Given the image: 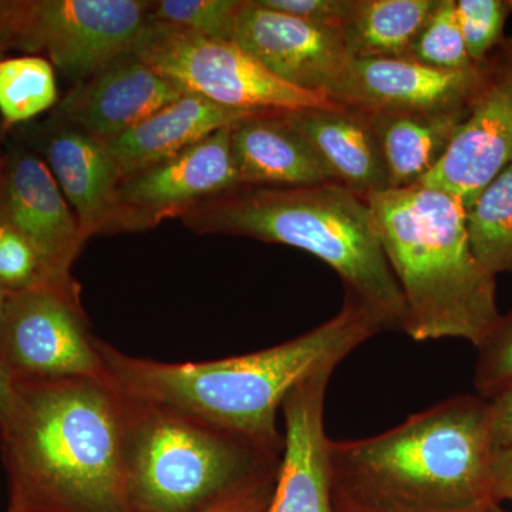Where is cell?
Returning <instances> with one entry per match:
<instances>
[{"instance_id": "obj_1", "label": "cell", "mask_w": 512, "mask_h": 512, "mask_svg": "<svg viewBox=\"0 0 512 512\" xmlns=\"http://www.w3.org/2000/svg\"><path fill=\"white\" fill-rule=\"evenodd\" d=\"M124 407L107 375L12 377L0 414L6 512H133L123 463Z\"/></svg>"}, {"instance_id": "obj_2", "label": "cell", "mask_w": 512, "mask_h": 512, "mask_svg": "<svg viewBox=\"0 0 512 512\" xmlns=\"http://www.w3.org/2000/svg\"><path fill=\"white\" fill-rule=\"evenodd\" d=\"M490 400L457 394L359 440H330L336 512H454L497 504Z\"/></svg>"}, {"instance_id": "obj_3", "label": "cell", "mask_w": 512, "mask_h": 512, "mask_svg": "<svg viewBox=\"0 0 512 512\" xmlns=\"http://www.w3.org/2000/svg\"><path fill=\"white\" fill-rule=\"evenodd\" d=\"M382 332V320L345 295L328 322L248 355L164 363L126 355L101 340L99 346L107 377L128 399L173 407L284 451L278 412L293 386L319 363L345 360Z\"/></svg>"}, {"instance_id": "obj_4", "label": "cell", "mask_w": 512, "mask_h": 512, "mask_svg": "<svg viewBox=\"0 0 512 512\" xmlns=\"http://www.w3.org/2000/svg\"><path fill=\"white\" fill-rule=\"evenodd\" d=\"M195 234L237 235L302 249L328 264L345 295L404 332L406 302L384 255L365 197L330 181L311 185H241L181 215Z\"/></svg>"}, {"instance_id": "obj_5", "label": "cell", "mask_w": 512, "mask_h": 512, "mask_svg": "<svg viewBox=\"0 0 512 512\" xmlns=\"http://www.w3.org/2000/svg\"><path fill=\"white\" fill-rule=\"evenodd\" d=\"M365 198L406 302L403 333L416 342L463 339L477 348L501 315L495 276L471 249L461 202L419 184Z\"/></svg>"}, {"instance_id": "obj_6", "label": "cell", "mask_w": 512, "mask_h": 512, "mask_svg": "<svg viewBox=\"0 0 512 512\" xmlns=\"http://www.w3.org/2000/svg\"><path fill=\"white\" fill-rule=\"evenodd\" d=\"M124 399L123 463L133 512H200L278 476L284 451L173 407Z\"/></svg>"}, {"instance_id": "obj_7", "label": "cell", "mask_w": 512, "mask_h": 512, "mask_svg": "<svg viewBox=\"0 0 512 512\" xmlns=\"http://www.w3.org/2000/svg\"><path fill=\"white\" fill-rule=\"evenodd\" d=\"M144 0H0V49L45 55L73 79H90L133 53L146 28Z\"/></svg>"}, {"instance_id": "obj_8", "label": "cell", "mask_w": 512, "mask_h": 512, "mask_svg": "<svg viewBox=\"0 0 512 512\" xmlns=\"http://www.w3.org/2000/svg\"><path fill=\"white\" fill-rule=\"evenodd\" d=\"M131 56L184 93L232 109L289 113L339 106L278 79L234 42L208 39L163 23L148 20Z\"/></svg>"}, {"instance_id": "obj_9", "label": "cell", "mask_w": 512, "mask_h": 512, "mask_svg": "<svg viewBox=\"0 0 512 512\" xmlns=\"http://www.w3.org/2000/svg\"><path fill=\"white\" fill-rule=\"evenodd\" d=\"M100 339L90 332L79 285L10 293L0 320V365L10 377L106 376Z\"/></svg>"}, {"instance_id": "obj_10", "label": "cell", "mask_w": 512, "mask_h": 512, "mask_svg": "<svg viewBox=\"0 0 512 512\" xmlns=\"http://www.w3.org/2000/svg\"><path fill=\"white\" fill-rule=\"evenodd\" d=\"M232 42L285 83L349 106L352 57L340 28L315 25L244 0Z\"/></svg>"}, {"instance_id": "obj_11", "label": "cell", "mask_w": 512, "mask_h": 512, "mask_svg": "<svg viewBox=\"0 0 512 512\" xmlns=\"http://www.w3.org/2000/svg\"><path fill=\"white\" fill-rule=\"evenodd\" d=\"M231 134L232 126L221 128L178 156L123 178L110 234L146 231L241 187Z\"/></svg>"}, {"instance_id": "obj_12", "label": "cell", "mask_w": 512, "mask_h": 512, "mask_svg": "<svg viewBox=\"0 0 512 512\" xmlns=\"http://www.w3.org/2000/svg\"><path fill=\"white\" fill-rule=\"evenodd\" d=\"M505 52L490 59L467 119L440 163L419 183L453 195L466 211L512 163V49Z\"/></svg>"}, {"instance_id": "obj_13", "label": "cell", "mask_w": 512, "mask_h": 512, "mask_svg": "<svg viewBox=\"0 0 512 512\" xmlns=\"http://www.w3.org/2000/svg\"><path fill=\"white\" fill-rule=\"evenodd\" d=\"M0 221L15 228L36 249L47 285L77 284L72 276L86 238L52 171L28 148L5 156Z\"/></svg>"}, {"instance_id": "obj_14", "label": "cell", "mask_w": 512, "mask_h": 512, "mask_svg": "<svg viewBox=\"0 0 512 512\" xmlns=\"http://www.w3.org/2000/svg\"><path fill=\"white\" fill-rule=\"evenodd\" d=\"M342 362L328 359L319 363L286 396L282 404L284 453L274 495L265 512H336L325 400L330 377Z\"/></svg>"}, {"instance_id": "obj_15", "label": "cell", "mask_w": 512, "mask_h": 512, "mask_svg": "<svg viewBox=\"0 0 512 512\" xmlns=\"http://www.w3.org/2000/svg\"><path fill=\"white\" fill-rule=\"evenodd\" d=\"M490 59L466 70H440L410 59H352L349 107L386 113L447 114L471 109Z\"/></svg>"}, {"instance_id": "obj_16", "label": "cell", "mask_w": 512, "mask_h": 512, "mask_svg": "<svg viewBox=\"0 0 512 512\" xmlns=\"http://www.w3.org/2000/svg\"><path fill=\"white\" fill-rule=\"evenodd\" d=\"M184 94L146 63L128 56L77 84L60 103L59 117L106 143Z\"/></svg>"}, {"instance_id": "obj_17", "label": "cell", "mask_w": 512, "mask_h": 512, "mask_svg": "<svg viewBox=\"0 0 512 512\" xmlns=\"http://www.w3.org/2000/svg\"><path fill=\"white\" fill-rule=\"evenodd\" d=\"M43 156L64 198L72 205L83 237L110 234L116 218L121 175L101 141L63 124L43 138Z\"/></svg>"}, {"instance_id": "obj_18", "label": "cell", "mask_w": 512, "mask_h": 512, "mask_svg": "<svg viewBox=\"0 0 512 512\" xmlns=\"http://www.w3.org/2000/svg\"><path fill=\"white\" fill-rule=\"evenodd\" d=\"M185 93L136 127L103 143L121 178L170 160L211 134L255 116Z\"/></svg>"}, {"instance_id": "obj_19", "label": "cell", "mask_w": 512, "mask_h": 512, "mask_svg": "<svg viewBox=\"0 0 512 512\" xmlns=\"http://www.w3.org/2000/svg\"><path fill=\"white\" fill-rule=\"evenodd\" d=\"M338 183L366 197L390 190L379 141L365 110L349 106L284 113Z\"/></svg>"}, {"instance_id": "obj_20", "label": "cell", "mask_w": 512, "mask_h": 512, "mask_svg": "<svg viewBox=\"0 0 512 512\" xmlns=\"http://www.w3.org/2000/svg\"><path fill=\"white\" fill-rule=\"evenodd\" d=\"M232 156L242 185H311L336 181L284 113H259L232 126Z\"/></svg>"}, {"instance_id": "obj_21", "label": "cell", "mask_w": 512, "mask_h": 512, "mask_svg": "<svg viewBox=\"0 0 512 512\" xmlns=\"http://www.w3.org/2000/svg\"><path fill=\"white\" fill-rule=\"evenodd\" d=\"M365 111L382 150L390 188L412 187L426 178L440 163L470 113Z\"/></svg>"}, {"instance_id": "obj_22", "label": "cell", "mask_w": 512, "mask_h": 512, "mask_svg": "<svg viewBox=\"0 0 512 512\" xmlns=\"http://www.w3.org/2000/svg\"><path fill=\"white\" fill-rule=\"evenodd\" d=\"M440 0H352L340 26L352 59H406Z\"/></svg>"}, {"instance_id": "obj_23", "label": "cell", "mask_w": 512, "mask_h": 512, "mask_svg": "<svg viewBox=\"0 0 512 512\" xmlns=\"http://www.w3.org/2000/svg\"><path fill=\"white\" fill-rule=\"evenodd\" d=\"M471 249L485 271L512 274V163L491 181L466 211Z\"/></svg>"}, {"instance_id": "obj_24", "label": "cell", "mask_w": 512, "mask_h": 512, "mask_svg": "<svg viewBox=\"0 0 512 512\" xmlns=\"http://www.w3.org/2000/svg\"><path fill=\"white\" fill-rule=\"evenodd\" d=\"M57 100L55 69L46 57L0 60V121L5 133L52 109Z\"/></svg>"}, {"instance_id": "obj_25", "label": "cell", "mask_w": 512, "mask_h": 512, "mask_svg": "<svg viewBox=\"0 0 512 512\" xmlns=\"http://www.w3.org/2000/svg\"><path fill=\"white\" fill-rule=\"evenodd\" d=\"M244 0H160L151 2L150 22L232 42Z\"/></svg>"}, {"instance_id": "obj_26", "label": "cell", "mask_w": 512, "mask_h": 512, "mask_svg": "<svg viewBox=\"0 0 512 512\" xmlns=\"http://www.w3.org/2000/svg\"><path fill=\"white\" fill-rule=\"evenodd\" d=\"M406 59L440 70H466L477 66L468 56L458 23L456 0H440Z\"/></svg>"}, {"instance_id": "obj_27", "label": "cell", "mask_w": 512, "mask_h": 512, "mask_svg": "<svg viewBox=\"0 0 512 512\" xmlns=\"http://www.w3.org/2000/svg\"><path fill=\"white\" fill-rule=\"evenodd\" d=\"M456 10L471 62H487L495 47L503 43L512 0H456Z\"/></svg>"}, {"instance_id": "obj_28", "label": "cell", "mask_w": 512, "mask_h": 512, "mask_svg": "<svg viewBox=\"0 0 512 512\" xmlns=\"http://www.w3.org/2000/svg\"><path fill=\"white\" fill-rule=\"evenodd\" d=\"M477 350L474 386L491 400L512 384V312L500 316Z\"/></svg>"}, {"instance_id": "obj_29", "label": "cell", "mask_w": 512, "mask_h": 512, "mask_svg": "<svg viewBox=\"0 0 512 512\" xmlns=\"http://www.w3.org/2000/svg\"><path fill=\"white\" fill-rule=\"evenodd\" d=\"M45 284L36 249L15 228L0 221V289L16 293Z\"/></svg>"}, {"instance_id": "obj_30", "label": "cell", "mask_w": 512, "mask_h": 512, "mask_svg": "<svg viewBox=\"0 0 512 512\" xmlns=\"http://www.w3.org/2000/svg\"><path fill=\"white\" fill-rule=\"evenodd\" d=\"M259 5L315 25L340 28L352 0H256Z\"/></svg>"}, {"instance_id": "obj_31", "label": "cell", "mask_w": 512, "mask_h": 512, "mask_svg": "<svg viewBox=\"0 0 512 512\" xmlns=\"http://www.w3.org/2000/svg\"><path fill=\"white\" fill-rule=\"evenodd\" d=\"M276 477L247 485L200 512H265L274 495Z\"/></svg>"}, {"instance_id": "obj_32", "label": "cell", "mask_w": 512, "mask_h": 512, "mask_svg": "<svg viewBox=\"0 0 512 512\" xmlns=\"http://www.w3.org/2000/svg\"><path fill=\"white\" fill-rule=\"evenodd\" d=\"M490 409L495 446H512V384L490 400Z\"/></svg>"}, {"instance_id": "obj_33", "label": "cell", "mask_w": 512, "mask_h": 512, "mask_svg": "<svg viewBox=\"0 0 512 512\" xmlns=\"http://www.w3.org/2000/svg\"><path fill=\"white\" fill-rule=\"evenodd\" d=\"M493 495L497 504L512 501V446L497 448L495 451Z\"/></svg>"}, {"instance_id": "obj_34", "label": "cell", "mask_w": 512, "mask_h": 512, "mask_svg": "<svg viewBox=\"0 0 512 512\" xmlns=\"http://www.w3.org/2000/svg\"><path fill=\"white\" fill-rule=\"evenodd\" d=\"M10 389H12V377L6 372L5 367L0 365V414L5 412L8 406Z\"/></svg>"}, {"instance_id": "obj_35", "label": "cell", "mask_w": 512, "mask_h": 512, "mask_svg": "<svg viewBox=\"0 0 512 512\" xmlns=\"http://www.w3.org/2000/svg\"><path fill=\"white\" fill-rule=\"evenodd\" d=\"M454 512H512V511L503 510V508H501V504H490V505H484V507L471 508V510L454 511Z\"/></svg>"}, {"instance_id": "obj_36", "label": "cell", "mask_w": 512, "mask_h": 512, "mask_svg": "<svg viewBox=\"0 0 512 512\" xmlns=\"http://www.w3.org/2000/svg\"><path fill=\"white\" fill-rule=\"evenodd\" d=\"M5 170H6L5 156H3L2 153H0V195H2L3 184H5Z\"/></svg>"}, {"instance_id": "obj_37", "label": "cell", "mask_w": 512, "mask_h": 512, "mask_svg": "<svg viewBox=\"0 0 512 512\" xmlns=\"http://www.w3.org/2000/svg\"><path fill=\"white\" fill-rule=\"evenodd\" d=\"M10 293L0 289V320H2L3 312H5L6 302H8Z\"/></svg>"}, {"instance_id": "obj_38", "label": "cell", "mask_w": 512, "mask_h": 512, "mask_svg": "<svg viewBox=\"0 0 512 512\" xmlns=\"http://www.w3.org/2000/svg\"><path fill=\"white\" fill-rule=\"evenodd\" d=\"M3 53L5 52L0 49V60H2ZM3 134H5V130H3L2 121H0V138H2Z\"/></svg>"}]
</instances>
